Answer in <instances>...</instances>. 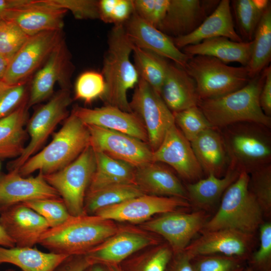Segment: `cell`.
I'll use <instances>...</instances> for the list:
<instances>
[{"mask_svg":"<svg viewBox=\"0 0 271 271\" xmlns=\"http://www.w3.org/2000/svg\"><path fill=\"white\" fill-rule=\"evenodd\" d=\"M264 80L263 71L240 89L225 95L200 99L197 106L213 127L219 129L238 122H254L271 127V117L262 111L259 95Z\"/></svg>","mask_w":271,"mask_h":271,"instance_id":"3","label":"cell"},{"mask_svg":"<svg viewBox=\"0 0 271 271\" xmlns=\"http://www.w3.org/2000/svg\"><path fill=\"white\" fill-rule=\"evenodd\" d=\"M5 271H15L12 268H9L6 269Z\"/></svg>","mask_w":271,"mask_h":271,"instance_id":"59","label":"cell"},{"mask_svg":"<svg viewBox=\"0 0 271 271\" xmlns=\"http://www.w3.org/2000/svg\"><path fill=\"white\" fill-rule=\"evenodd\" d=\"M72 112L85 124L120 132L148 144V136L140 117L133 112L105 105L99 108L76 107Z\"/></svg>","mask_w":271,"mask_h":271,"instance_id":"22","label":"cell"},{"mask_svg":"<svg viewBox=\"0 0 271 271\" xmlns=\"http://www.w3.org/2000/svg\"><path fill=\"white\" fill-rule=\"evenodd\" d=\"M219 1L169 0L165 17L158 29L171 38L187 35L201 25Z\"/></svg>","mask_w":271,"mask_h":271,"instance_id":"20","label":"cell"},{"mask_svg":"<svg viewBox=\"0 0 271 271\" xmlns=\"http://www.w3.org/2000/svg\"><path fill=\"white\" fill-rule=\"evenodd\" d=\"M67 256L33 247L0 246V265L12 264L23 271H53Z\"/></svg>","mask_w":271,"mask_h":271,"instance_id":"32","label":"cell"},{"mask_svg":"<svg viewBox=\"0 0 271 271\" xmlns=\"http://www.w3.org/2000/svg\"><path fill=\"white\" fill-rule=\"evenodd\" d=\"M22 203L43 217L50 228L61 224L71 216L62 198L36 199Z\"/></svg>","mask_w":271,"mask_h":271,"instance_id":"42","label":"cell"},{"mask_svg":"<svg viewBox=\"0 0 271 271\" xmlns=\"http://www.w3.org/2000/svg\"><path fill=\"white\" fill-rule=\"evenodd\" d=\"M152 161L168 165L189 183L202 179L204 174L190 142L175 124L168 129L159 147L153 152Z\"/></svg>","mask_w":271,"mask_h":271,"instance_id":"16","label":"cell"},{"mask_svg":"<svg viewBox=\"0 0 271 271\" xmlns=\"http://www.w3.org/2000/svg\"><path fill=\"white\" fill-rule=\"evenodd\" d=\"M135 13L143 20L157 28L166 14L169 0H133Z\"/></svg>","mask_w":271,"mask_h":271,"instance_id":"48","label":"cell"},{"mask_svg":"<svg viewBox=\"0 0 271 271\" xmlns=\"http://www.w3.org/2000/svg\"><path fill=\"white\" fill-rule=\"evenodd\" d=\"M163 241L160 236L132 225L120 229L84 254L92 264L118 265L133 254Z\"/></svg>","mask_w":271,"mask_h":271,"instance_id":"11","label":"cell"},{"mask_svg":"<svg viewBox=\"0 0 271 271\" xmlns=\"http://www.w3.org/2000/svg\"><path fill=\"white\" fill-rule=\"evenodd\" d=\"M67 11L48 5L42 0H28L13 9L5 20L15 23L29 36L49 31H62Z\"/></svg>","mask_w":271,"mask_h":271,"instance_id":"24","label":"cell"},{"mask_svg":"<svg viewBox=\"0 0 271 271\" xmlns=\"http://www.w3.org/2000/svg\"><path fill=\"white\" fill-rule=\"evenodd\" d=\"M124 27L134 46L170 59L183 68L191 57L178 48L171 37L145 22L135 12Z\"/></svg>","mask_w":271,"mask_h":271,"instance_id":"21","label":"cell"},{"mask_svg":"<svg viewBox=\"0 0 271 271\" xmlns=\"http://www.w3.org/2000/svg\"><path fill=\"white\" fill-rule=\"evenodd\" d=\"M72 67L70 55L63 39L34 77L27 102L28 107L49 97L57 82L63 86L62 88L68 89Z\"/></svg>","mask_w":271,"mask_h":271,"instance_id":"19","label":"cell"},{"mask_svg":"<svg viewBox=\"0 0 271 271\" xmlns=\"http://www.w3.org/2000/svg\"><path fill=\"white\" fill-rule=\"evenodd\" d=\"M264 80L259 95V104L263 112L271 116V67L264 70Z\"/></svg>","mask_w":271,"mask_h":271,"instance_id":"51","label":"cell"},{"mask_svg":"<svg viewBox=\"0 0 271 271\" xmlns=\"http://www.w3.org/2000/svg\"><path fill=\"white\" fill-rule=\"evenodd\" d=\"M134 12L133 0L98 1L99 19L105 23L124 25Z\"/></svg>","mask_w":271,"mask_h":271,"instance_id":"43","label":"cell"},{"mask_svg":"<svg viewBox=\"0 0 271 271\" xmlns=\"http://www.w3.org/2000/svg\"><path fill=\"white\" fill-rule=\"evenodd\" d=\"M249 174L241 172L223 193L215 214L201 232L232 229L254 234L263 222L262 209L248 189Z\"/></svg>","mask_w":271,"mask_h":271,"instance_id":"6","label":"cell"},{"mask_svg":"<svg viewBox=\"0 0 271 271\" xmlns=\"http://www.w3.org/2000/svg\"><path fill=\"white\" fill-rule=\"evenodd\" d=\"M91 263L85 255L67 256L53 271H84Z\"/></svg>","mask_w":271,"mask_h":271,"instance_id":"50","label":"cell"},{"mask_svg":"<svg viewBox=\"0 0 271 271\" xmlns=\"http://www.w3.org/2000/svg\"><path fill=\"white\" fill-rule=\"evenodd\" d=\"M62 40V31H45L30 36L12 58L2 80L9 85L28 81Z\"/></svg>","mask_w":271,"mask_h":271,"instance_id":"13","label":"cell"},{"mask_svg":"<svg viewBox=\"0 0 271 271\" xmlns=\"http://www.w3.org/2000/svg\"><path fill=\"white\" fill-rule=\"evenodd\" d=\"M240 173L229 165L225 175L221 177L210 174L185 186L189 201L200 208L206 209L214 205L222 196L228 187L238 178Z\"/></svg>","mask_w":271,"mask_h":271,"instance_id":"31","label":"cell"},{"mask_svg":"<svg viewBox=\"0 0 271 271\" xmlns=\"http://www.w3.org/2000/svg\"><path fill=\"white\" fill-rule=\"evenodd\" d=\"M239 31L248 42L252 41L255 30L267 7L268 0H233L231 1Z\"/></svg>","mask_w":271,"mask_h":271,"instance_id":"37","label":"cell"},{"mask_svg":"<svg viewBox=\"0 0 271 271\" xmlns=\"http://www.w3.org/2000/svg\"><path fill=\"white\" fill-rule=\"evenodd\" d=\"M28 101L0 119V158L19 157L25 149Z\"/></svg>","mask_w":271,"mask_h":271,"instance_id":"30","label":"cell"},{"mask_svg":"<svg viewBox=\"0 0 271 271\" xmlns=\"http://www.w3.org/2000/svg\"><path fill=\"white\" fill-rule=\"evenodd\" d=\"M248 187L262 210L264 216L271 214V164L249 174Z\"/></svg>","mask_w":271,"mask_h":271,"instance_id":"39","label":"cell"},{"mask_svg":"<svg viewBox=\"0 0 271 271\" xmlns=\"http://www.w3.org/2000/svg\"><path fill=\"white\" fill-rule=\"evenodd\" d=\"M57 8L70 11L78 20L99 19L98 1L95 0H42Z\"/></svg>","mask_w":271,"mask_h":271,"instance_id":"47","label":"cell"},{"mask_svg":"<svg viewBox=\"0 0 271 271\" xmlns=\"http://www.w3.org/2000/svg\"><path fill=\"white\" fill-rule=\"evenodd\" d=\"M208 218L203 210L189 213L176 210L150 219L140 227L164 238L173 254H176L183 252L193 237L201 232Z\"/></svg>","mask_w":271,"mask_h":271,"instance_id":"12","label":"cell"},{"mask_svg":"<svg viewBox=\"0 0 271 271\" xmlns=\"http://www.w3.org/2000/svg\"><path fill=\"white\" fill-rule=\"evenodd\" d=\"M96 166L95 152L90 145L72 163L54 173L43 175L59 193L72 216L86 214L85 196Z\"/></svg>","mask_w":271,"mask_h":271,"instance_id":"8","label":"cell"},{"mask_svg":"<svg viewBox=\"0 0 271 271\" xmlns=\"http://www.w3.org/2000/svg\"><path fill=\"white\" fill-rule=\"evenodd\" d=\"M271 59V7L265 10L254 33L250 58L247 65L252 79L267 67Z\"/></svg>","mask_w":271,"mask_h":271,"instance_id":"34","label":"cell"},{"mask_svg":"<svg viewBox=\"0 0 271 271\" xmlns=\"http://www.w3.org/2000/svg\"><path fill=\"white\" fill-rule=\"evenodd\" d=\"M134 184L145 194L189 201L185 186L170 169L161 163L152 161L136 168Z\"/></svg>","mask_w":271,"mask_h":271,"instance_id":"25","label":"cell"},{"mask_svg":"<svg viewBox=\"0 0 271 271\" xmlns=\"http://www.w3.org/2000/svg\"><path fill=\"white\" fill-rule=\"evenodd\" d=\"M245 260L236 256L213 254L193 257L194 271H244Z\"/></svg>","mask_w":271,"mask_h":271,"instance_id":"44","label":"cell"},{"mask_svg":"<svg viewBox=\"0 0 271 271\" xmlns=\"http://www.w3.org/2000/svg\"><path fill=\"white\" fill-rule=\"evenodd\" d=\"M184 250L191 258L219 254L236 256L244 260L249 257L254 244V234L232 229L203 231Z\"/></svg>","mask_w":271,"mask_h":271,"instance_id":"17","label":"cell"},{"mask_svg":"<svg viewBox=\"0 0 271 271\" xmlns=\"http://www.w3.org/2000/svg\"><path fill=\"white\" fill-rule=\"evenodd\" d=\"M189 201L178 197L144 194L98 210L94 215L114 221L142 224L157 214L189 207Z\"/></svg>","mask_w":271,"mask_h":271,"instance_id":"14","label":"cell"},{"mask_svg":"<svg viewBox=\"0 0 271 271\" xmlns=\"http://www.w3.org/2000/svg\"><path fill=\"white\" fill-rule=\"evenodd\" d=\"M244 271H255L254 270H253L252 268L251 267H247L245 269V270ZM269 271H271V270H269Z\"/></svg>","mask_w":271,"mask_h":271,"instance_id":"58","label":"cell"},{"mask_svg":"<svg viewBox=\"0 0 271 271\" xmlns=\"http://www.w3.org/2000/svg\"><path fill=\"white\" fill-rule=\"evenodd\" d=\"M12 58L0 55V81L3 79Z\"/></svg>","mask_w":271,"mask_h":271,"instance_id":"55","label":"cell"},{"mask_svg":"<svg viewBox=\"0 0 271 271\" xmlns=\"http://www.w3.org/2000/svg\"><path fill=\"white\" fill-rule=\"evenodd\" d=\"M135 184H118L87 192L84 204L85 213L94 215L98 210L144 195Z\"/></svg>","mask_w":271,"mask_h":271,"instance_id":"35","label":"cell"},{"mask_svg":"<svg viewBox=\"0 0 271 271\" xmlns=\"http://www.w3.org/2000/svg\"><path fill=\"white\" fill-rule=\"evenodd\" d=\"M0 225L18 247H33L50 228L43 217L23 203L1 209Z\"/></svg>","mask_w":271,"mask_h":271,"instance_id":"18","label":"cell"},{"mask_svg":"<svg viewBox=\"0 0 271 271\" xmlns=\"http://www.w3.org/2000/svg\"><path fill=\"white\" fill-rule=\"evenodd\" d=\"M160 94L172 112L197 106L200 100L194 80L176 64H169Z\"/></svg>","mask_w":271,"mask_h":271,"instance_id":"27","label":"cell"},{"mask_svg":"<svg viewBox=\"0 0 271 271\" xmlns=\"http://www.w3.org/2000/svg\"><path fill=\"white\" fill-rule=\"evenodd\" d=\"M259 245L250 257L253 269L269 271L271 265V223L262 222L259 227Z\"/></svg>","mask_w":271,"mask_h":271,"instance_id":"46","label":"cell"},{"mask_svg":"<svg viewBox=\"0 0 271 271\" xmlns=\"http://www.w3.org/2000/svg\"><path fill=\"white\" fill-rule=\"evenodd\" d=\"M133 257L128 263V271H166L174 254L166 242L148 248Z\"/></svg>","mask_w":271,"mask_h":271,"instance_id":"38","label":"cell"},{"mask_svg":"<svg viewBox=\"0 0 271 271\" xmlns=\"http://www.w3.org/2000/svg\"><path fill=\"white\" fill-rule=\"evenodd\" d=\"M71 102L69 89L62 88L35 112L28 124L30 141L22 154L10 163V171L17 172L37 153L58 123L68 116L67 108Z\"/></svg>","mask_w":271,"mask_h":271,"instance_id":"9","label":"cell"},{"mask_svg":"<svg viewBox=\"0 0 271 271\" xmlns=\"http://www.w3.org/2000/svg\"><path fill=\"white\" fill-rule=\"evenodd\" d=\"M90 143L87 126L72 112L51 142L31 157L17 172L23 177L37 171L43 175L54 173L74 161Z\"/></svg>","mask_w":271,"mask_h":271,"instance_id":"4","label":"cell"},{"mask_svg":"<svg viewBox=\"0 0 271 271\" xmlns=\"http://www.w3.org/2000/svg\"><path fill=\"white\" fill-rule=\"evenodd\" d=\"M21 271H23V270H21Z\"/></svg>","mask_w":271,"mask_h":271,"instance_id":"60","label":"cell"},{"mask_svg":"<svg viewBox=\"0 0 271 271\" xmlns=\"http://www.w3.org/2000/svg\"><path fill=\"white\" fill-rule=\"evenodd\" d=\"M108 271H122L118 265H106Z\"/></svg>","mask_w":271,"mask_h":271,"instance_id":"57","label":"cell"},{"mask_svg":"<svg viewBox=\"0 0 271 271\" xmlns=\"http://www.w3.org/2000/svg\"><path fill=\"white\" fill-rule=\"evenodd\" d=\"M28 80L9 85L0 94V119L28 101Z\"/></svg>","mask_w":271,"mask_h":271,"instance_id":"49","label":"cell"},{"mask_svg":"<svg viewBox=\"0 0 271 271\" xmlns=\"http://www.w3.org/2000/svg\"><path fill=\"white\" fill-rule=\"evenodd\" d=\"M129 105L142 120L153 152L161 144L168 129L175 124L173 112L160 95L142 79L136 86Z\"/></svg>","mask_w":271,"mask_h":271,"instance_id":"10","label":"cell"},{"mask_svg":"<svg viewBox=\"0 0 271 271\" xmlns=\"http://www.w3.org/2000/svg\"><path fill=\"white\" fill-rule=\"evenodd\" d=\"M27 0H0V21L5 20L10 10L26 3Z\"/></svg>","mask_w":271,"mask_h":271,"instance_id":"53","label":"cell"},{"mask_svg":"<svg viewBox=\"0 0 271 271\" xmlns=\"http://www.w3.org/2000/svg\"><path fill=\"white\" fill-rule=\"evenodd\" d=\"M229 0L220 1L214 10L192 33L181 37L172 38L179 48L198 44L216 37H224L237 42L243 41L236 32Z\"/></svg>","mask_w":271,"mask_h":271,"instance_id":"26","label":"cell"},{"mask_svg":"<svg viewBox=\"0 0 271 271\" xmlns=\"http://www.w3.org/2000/svg\"><path fill=\"white\" fill-rule=\"evenodd\" d=\"M270 128L254 122H238L220 129L229 165L248 174L271 164Z\"/></svg>","mask_w":271,"mask_h":271,"instance_id":"5","label":"cell"},{"mask_svg":"<svg viewBox=\"0 0 271 271\" xmlns=\"http://www.w3.org/2000/svg\"><path fill=\"white\" fill-rule=\"evenodd\" d=\"M252 47V41L237 42L224 37H216L186 46L182 51L191 57L210 56L224 63L235 62L242 66H246L250 58Z\"/></svg>","mask_w":271,"mask_h":271,"instance_id":"29","label":"cell"},{"mask_svg":"<svg viewBox=\"0 0 271 271\" xmlns=\"http://www.w3.org/2000/svg\"><path fill=\"white\" fill-rule=\"evenodd\" d=\"M86 125L90 133V145L94 151L103 153L135 168L152 162L153 151L147 143L120 132Z\"/></svg>","mask_w":271,"mask_h":271,"instance_id":"15","label":"cell"},{"mask_svg":"<svg viewBox=\"0 0 271 271\" xmlns=\"http://www.w3.org/2000/svg\"><path fill=\"white\" fill-rule=\"evenodd\" d=\"M133 44L127 37L124 25L114 26L108 39V49L101 73L106 84L102 98L106 105L132 112L127 99L128 91L136 86L140 77L130 60Z\"/></svg>","mask_w":271,"mask_h":271,"instance_id":"2","label":"cell"},{"mask_svg":"<svg viewBox=\"0 0 271 271\" xmlns=\"http://www.w3.org/2000/svg\"><path fill=\"white\" fill-rule=\"evenodd\" d=\"M173 113L175 124L190 142L205 130L213 127L197 106Z\"/></svg>","mask_w":271,"mask_h":271,"instance_id":"40","label":"cell"},{"mask_svg":"<svg viewBox=\"0 0 271 271\" xmlns=\"http://www.w3.org/2000/svg\"><path fill=\"white\" fill-rule=\"evenodd\" d=\"M94 152L95 170L87 192L114 185L135 184V168L101 152Z\"/></svg>","mask_w":271,"mask_h":271,"instance_id":"33","label":"cell"},{"mask_svg":"<svg viewBox=\"0 0 271 271\" xmlns=\"http://www.w3.org/2000/svg\"><path fill=\"white\" fill-rule=\"evenodd\" d=\"M30 36L15 23L0 21V55L13 58Z\"/></svg>","mask_w":271,"mask_h":271,"instance_id":"45","label":"cell"},{"mask_svg":"<svg viewBox=\"0 0 271 271\" xmlns=\"http://www.w3.org/2000/svg\"><path fill=\"white\" fill-rule=\"evenodd\" d=\"M84 271H108L107 269L100 264H92L89 266Z\"/></svg>","mask_w":271,"mask_h":271,"instance_id":"56","label":"cell"},{"mask_svg":"<svg viewBox=\"0 0 271 271\" xmlns=\"http://www.w3.org/2000/svg\"><path fill=\"white\" fill-rule=\"evenodd\" d=\"M132 53L140 78L160 94L170 63L166 58L133 45Z\"/></svg>","mask_w":271,"mask_h":271,"instance_id":"36","label":"cell"},{"mask_svg":"<svg viewBox=\"0 0 271 271\" xmlns=\"http://www.w3.org/2000/svg\"><path fill=\"white\" fill-rule=\"evenodd\" d=\"M0 246L6 247H13L15 244L11 238L7 235L0 225Z\"/></svg>","mask_w":271,"mask_h":271,"instance_id":"54","label":"cell"},{"mask_svg":"<svg viewBox=\"0 0 271 271\" xmlns=\"http://www.w3.org/2000/svg\"><path fill=\"white\" fill-rule=\"evenodd\" d=\"M191 259L184 251L174 254L166 271H194Z\"/></svg>","mask_w":271,"mask_h":271,"instance_id":"52","label":"cell"},{"mask_svg":"<svg viewBox=\"0 0 271 271\" xmlns=\"http://www.w3.org/2000/svg\"><path fill=\"white\" fill-rule=\"evenodd\" d=\"M195 155L204 174L223 176L229 160L219 129L211 127L190 142Z\"/></svg>","mask_w":271,"mask_h":271,"instance_id":"28","label":"cell"},{"mask_svg":"<svg viewBox=\"0 0 271 271\" xmlns=\"http://www.w3.org/2000/svg\"><path fill=\"white\" fill-rule=\"evenodd\" d=\"M121 226L96 215H71L61 224L49 228L38 244L54 253L84 255L116 233Z\"/></svg>","mask_w":271,"mask_h":271,"instance_id":"1","label":"cell"},{"mask_svg":"<svg viewBox=\"0 0 271 271\" xmlns=\"http://www.w3.org/2000/svg\"><path fill=\"white\" fill-rule=\"evenodd\" d=\"M184 69L194 80L202 100L219 97L237 90L251 79L246 66H230L207 56H192Z\"/></svg>","mask_w":271,"mask_h":271,"instance_id":"7","label":"cell"},{"mask_svg":"<svg viewBox=\"0 0 271 271\" xmlns=\"http://www.w3.org/2000/svg\"><path fill=\"white\" fill-rule=\"evenodd\" d=\"M50 198H61L41 173L26 178L12 171L0 175V209L30 200Z\"/></svg>","mask_w":271,"mask_h":271,"instance_id":"23","label":"cell"},{"mask_svg":"<svg viewBox=\"0 0 271 271\" xmlns=\"http://www.w3.org/2000/svg\"><path fill=\"white\" fill-rule=\"evenodd\" d=\"M106 84L101 73L86 71L77 78L75 84V98L90 103L104 96Z\"/></svg>","mask_w":271,"mask_h":271,"instance_id":"41","label":"cell"}]
</instances>
